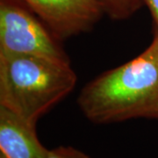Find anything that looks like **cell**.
<instances>
[{
	"label": "cell",
	"instance_id": "cell-7",
	"mask_svg": "<svg viewBox=\"0 0 158 158\" xmlns=\"http://www.w3.org/2000/svg\"><path fill=\"white\" fill-rule=\"evenodd\" d=\"M47 158H90L84 152L72 147H58L48 150Z\"/></svg>",
	"mask_w": 158,
	"mask_h": 158
},
{
	"label": "cell",
	"instance_id": "cell-11",
	"mask_svg": "<svg viewBox=\"0 0 158 158\" xmlns=\"http://www.w3.org/2000/svg\"><path fill=\"white\" fill-rule=\"evenodd\" d=\"M0 158H5V157H4L3 156H1V155H0Z\"/></svg>",
	"mask_w": 158,
	"mask_h": 158
},
{
	"label": "cell",
	"instance_id": "cell-4",
	"mask_svg": "<svg viewBox=\"0 0 158 158\" xmlns=\"http://www.w3.org/2000/svg\"><path fill=\"white\" fill-rule=\"evenodd\" d=\"M20 1L39 16L58 40L90 31L104 14L98 0Z\"/></svg>",
	"mask_w": 158,
	"mask_h": 158
},
{
	"label": "cell",
	"instance_id": "cell-9",
	"mask_svg": "<svg viewBox=\"0 0 158 158\" xmlns=\"http://www.w3.org/2000/svg\"><path fill=\"white\" fill-rule=\"evenodd\" d=\"M145 118H158V94L154 98V100L148 109Z\"/></svg>",
	"mask_w": 158,
	"mask_h": 158
},
{
	"label": "cell",
	"instance_id": "cell-5",
	"mask_svg": "<svg viewBox=\"0 0 158 158\" xmlns=\"http://www.w3.org/2000/svg\"><path fill=\"white\" fill-rule=\"evenodd\" d=\"M48 150L29 124L6 108L0 106V155L5 158H47Z\"/></svg>",
	"mask_w": 158,
	"mask_h": 158
},
{
	"label": "cell",
	"instance_id": "cell-10",
	"mask_svg": "<svg viewBox=\"0 0 158 158\" xmlns=\"http://www.w3.org/2000/svg\"><path fill=\"white\" fill-rule=\"evenodd\" d=\"M148 48H150V50L152 51L153 54L155 55V56L156 57V59L158 60V33L156 36L155 37V39L153 40L151 44L148 46Z\"/></svg>",
	"mask_w": 158,
	"mask_h": 158
},
{
	"label": "cell",
	"instance_id": "cell-1",
	"mask_svg": "<svg viewBox=\"0 0 158 158\" xmlns=\"http://www.w3.org/2000/svg\"><path fill=\"white\" fill-rule=\"evenodd\" d=\"M158 94V60L150 48L133 60L110 69L82 89L79 108L96 124L145 118Z\"/></svg>",
	"mask_w": 158,
	"mask_h": 158
},
{
	"label": "cell",
	"instance_id": "cell-8",
	"mask_svg": "<svg viewBox=\"0 0 158 158\" xmlns=\"http://www.w3.org/2000/svg\"><path fill=\"white\" fill-rule=\"evenodd\" d=\"M143 1L150 11L154 21L156 25L158 33V0H143Z\"/></svg>",
	"mask_w": 158,
	"mask_h": 158
},
{
	"label": "cell",
	"instance_id": "cell-3",
	"mask_svg": "<svg viewBox=\"0 0 158 158\" xmlns=\"http://www.w3.org/2000/svg\"><path fill=\"white\" fill-rule=\"evenodd\" d=\"M56 39L20 0H0V53L69 63Z\"/></svg>",
	"mask_w": 158,
	"mask_h": 158
},
{
	"label": "cell",
	"instance_id": "cell-6",
	"mask_svg": "<svg viewBox=\"0 0 158 158\" xmlns=\"http://www.w3.org/2000/svg\"><path fill=\"white\" fill-rule=\"evenodd\" d=\"M104 14L115 20H122L133 16L140 9L143 0H98Z\"/></svg>",
	"mask_w": 158,
	"mask_h": 158
},
{
	"label": "cell",
	"instance_id": "cell-2",
	"mask_svg": "<svg viewBox=\"0 0 158 158\" xmlns=\"http://www.w3.org/2000/svg\"><path fill=\"white\" fill-rule=\"evenodd\" d=\"M77 81L69 63L0 53V106L33 126L68 96Z\"/></svg>",
	"mask_w": 158,
	"mask_h": 158
}]
</instances>
